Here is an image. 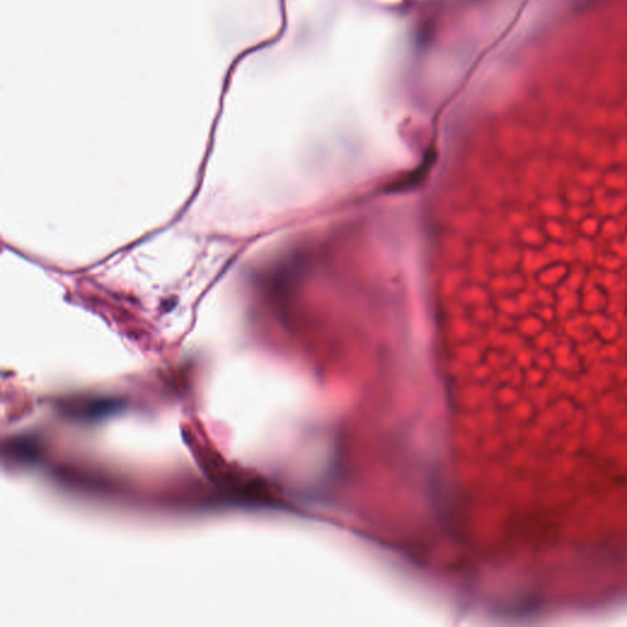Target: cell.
<instances>
[{"label":"cell","instance_id":"cell-1","mask_svg":"<svg viewBox=\"0 0 627 627\" xmlns=\"http://www.w3.org/2000/svg\"><path fill=\"white\" fill-rule=\"evenodd\" d=\"M525 279L541 368L586 406L627 418V209L549 243Z\"/></svg>","mask_w":627,"mask_h":627}]
</instances>
